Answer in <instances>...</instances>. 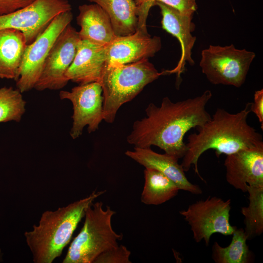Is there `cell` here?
Here are the masks:
<instances>
[{"label": "cell", "instance_id": "52a82bcc", "mask_svg": "<svg viewBox=\"0 0 263 263\" xmlns=\"http://www.w3.org/2000/svg\"><path fill=\"white\" fill-rule=\"evenodd\" d=\"M231 204L230 199L224 201L209 196L191 204L179 213L190 226L194 241L200 243L204 240L207 246L213 234L231 235L237 228L229 222Z\"/></svg>", "mask_w": 263, "mask_h": 263}, {"label": "cell", "instance_id": "3957f363", "mask_svg": "<svg viewBox=\"0 0 263 263\" xmlns=\"http://www.w3.org/2000/svg\"><path fill=\"white\" fill-rule=\"evenodd\" d=\"M105 190L94 191L87 197L59 207L44 212L38 225L24 233L26 244L35 263H52L59 257L70 242L87 209Z\"/></svg>", "mask_w": 263, "mask_h": 263}, {"label": "cell", "instance_id": "6da1fadb", "mask_svg": "<svg viewBox=\"0 0 263 263\" xmlns=\"http://www.w3.org/2000/svg\"><path fill=\"white\" fill-rule=\"evenodd\" d=\"M212 96L211 91L206 90L200 95L176 102L166 96L159 106L150 103L146 117L133 123L127 142L134 147L155 146L178 159L183 158L187 150L186 134L211 118L206 106Z\"/></svg>", "mask_w": 263, "mask_h": 263}, {"label": "cell", "instance_id": "44dd1931", "mask_svg": "<svg viewBox=\"0 0 263 263\" xmlns=\"http://www.w3.org/2000/svg\"><path fill=\"white\" fill-rule=\"evenodd\" d=\"M230 244L221 246L215 242L212 247V258L216 263H249L252 254L246 244L247 237L244 228H236L232 233Z\"/></svg>", "mask_w": 263, "mask_h": 263}, {"label": "cell", "instance_id": "2e32d148", "mask_svg": "<svg viewBox=\"0 0 263 263\" xmlns=\"http://www.w3.org/2000/svg\"><path fill=\"white\" fill-rule=\"evenodd\" d=\"M125 154L145 168L156 169L169 177L178 186L180 190L195 195L202 193L200 187L188 181L178 159L165 153L161 154L150 148L134 147L133 150H128Z\"/></svg>", "mask_w": 263, "mask_h": 263}, {"label": "cell", "instance_id": "277c9868", "mask_svg": "<svg viewBox=\"0 0 263 263\" xmlns=\"http://www.w3.org/2000/svg\"><path fill=\"white\" fill-rule=\"evenodd\" d=\"M159 73L148 59L128 64L106 65L99 81L103 97V120L113 123L124 104L132 100Z\"/></svg>", "mask_w": 263, "mask_h": 263}, {"label": "cell", "instance_id": "4fadbf2b", "mask_svg": "<svg viewBox=\"0 0 263 263\" xmlns=\"http://www.w3.org/2000/svg\"><path fill=\"white\" fill-rule=\"evenodd\" d=\"M161 38L136 30L131 35L116 37L106 45L107 64H128L153 57L161 48Z\"/></svg>", "mask_w": 263, "mask_h": 263}, {"label": "cell", "instance_id": "5b68a950", "mask_svg": "<svg viewBox=\"0 0 263 263\" xmlns=\"http://www.w3.org/2000/svg\"><path fill=\"white\" fill-rule=\"evenodd\" d=\"M115 212L103 203H93L86 210L83 225L71 243L63 263H92L103 252L118 245L122 234L115 232L112 219Z\"/></svg>", "mask_w": 263, "mask_h": 263}, {"label": "cell", "instance_id": "7c38bea8", "mask_svg": "<svg viewBox=\"0 0 263 263\" xmlns=\"http://www.w3.org/2000/svg\"><path fill=\"white\" fill-rule=\"evenodd\" d=\"M225 178L233 188L247 192V186H263V144L227 155Z\"/></svg>", "mask_w": 263, "mask_h": 263}, {"label": "cell", "instance_id": "30bf717a", "mask_svg": "<svg viewBox=\"0 0 263 263\" xmlns=\"http://www.w3.org/2000/svg\"><path fill=\"white\" fill-rule=\"evenodd\" d=\"M59 95L61 99H68L73 104V124L70 132L73 139L79 137L85 126L89 133L98 129L103 120L102 88L99 82L78 85L71 91H61Z\"/></svg>", "mask_w": 263, "mask_h": 263}, {"label": "cell", "instance_id": "ba28073f", "mask_svg": "<svg viewBox=\"0 0 263 263\" xmlns=\"http://www.w3.org/2000/svg\"><path fill=\"white\" fill-rule=\"evenodd\" d=\"M73 19L71 11L62 12L52 20L44 31L27 45L16 86L22 93L34 88L45 61L58 37Z\"/></svg>", "mask_w": 263, "mask_h": 263}, {"label": "cell", "instance_id": "e0dca14e", "mask_svg": "<svg viewBox=\"0 0 263 263\" xmlns=\"http://www.w3.org/2000/svg\"><path fill=\"white\" fill-rule=\"evenodd\" d=\"M78 10L76 22L80 27V39L106 46L116 37L109 17L99 5L84 4L79 6Z\"/></svg>", "mask_w": 263, "mask_h": 263}, {"label": "cell", "instance_id": "4316f807", "mask_svg": "<svg viewBox=\"0 0 263 263\" xmlns=\"http://www.w3.org/2000/svg\"><path fill=\"white\" fill-rule=\"evenodd\" d=\"M35 0H0V16L7 15L30 4Z\"/></svg>", "mask_w": 263, "mask_h": 263}, {"label": "cell", "instance_id": "f1b7e54d", "mask_svg": "<svg viewBox=\"0 0 263 263\" xmlns=\"http://www.w3.org/2000/svg\"></svg>", "mask_w": 263, "mask_h": 263}, {"label": "cell", "instance_id": "8fae6325", "mask_svg": "<svg viewBox=\"0 0 263 263\" xmlns=\"http://www.w3.org/2000/svg\"><path fill=\"white\" fill-rule=\"evenodd\" d=\"M80 40L78 32L71 24L58 37L44 63L34 89L60 90L69 80L65 74L74 60Z\"/></svg>", "mask_w": 263, "mask_h": 263}, {"label": "cell", "instance_id": "d4e9b609", "mask_svg": "<svg viewBox=\"0 0 263 263\" xmlns=\"http://www.w3.org/2000/svg\"><path fill=\"white\" fill-rule=\"evenodd\" d=\"M136 6L138 18L137 30L147 33V19L151 7L154 6L155 0H133Z\"/></svg>", "mask_w": 263, "mask_h": 263}, {"label": "cell", "instance_id": "8992f818", "mask_svg": "<svg viewBox=\"0 0 263 263\" xmlns=\"http://www.w3.org/2000/svg\"><path fill=\"white\" fill-rule=\"evenodd\" d=\"M255 54L234 45H210L201 53L200 67L207 80L214 85L239 88L244 83Z\"/></svg>", "mask_w": 263, "mask_h": 263}, {"label": "cell", "instance_id": "603a6c76", "mask_svg": "<svg viewBox=\"0 0 263 263\" xmlns=\"http://www.w3.org/2000/svg\"><path fill=\"white\" fill-rule=\"evenodd\" d=\"M21 93L11 87L0 88V123L21 120L26 106Z\"/></svg>", "mask_w": 263, "mask_h": 263}, {"label": "cell", "instance_id": "ffe728a7", "mask_svg": "<svg viewBox=\"0 0 263 263\" xmlns=\"http://www.w3.org/2000/svg\"><path fill=\"white\" fill-rule=\"evenodd\" d=\"M145 184L141 201L146 205H158L174 197L180 189L162 172L150 168L144 171Z\"/></svg>", "mask_w": 263, "mask_h": 263}, {"label": "cell", "instance_id": "9a60e30c", "mask_svg": "<svg viewBox=\"0 0 263 263\" xmlns=\"http://www.w3.org/2000/svg\"><path fill=\"white\" fill-rule=\"evenodd\" d=\"M154 5L158 6L160 9L162 28L178 39L181 49L180 58L176 66L165 72L166 74L176 73L180 76L186 62L190 65L194 64L191 56V50L196 41V37L191 35L195 29V25L192 22V16L182 14L160 1H155Z\"/></svg>", "mask_w": 263, "mask_h": 263}, {"label": "cell", "instance_id": "d6986e66", "mask_svg": "<svg viewBox=\"0 0 263 263\" xmlns=\"http://www.w3.org/2000/svg\"><path fill=\"white\" fill-rule=\"evenodd\" d=\"M99 5L107 14L116 37L134 33L137 29L136 6L133 0H87Z\"/></svg>", "mask_w": 263, "mask_h": 263}, {"label": "cell", "instance_id": "9c48e42d", "mask_svg": "<svg viewBox=\"0 0 263 263\" xmlns=\"http://www.w3.org/2000/svg\"><path fill=\"white\" fill-rule=\"evenodd\" d=\"M71 10L68 0H35L25 7L0 16V30L21 31L28 45L44 31L55 17Z\"/></svg>", "mask_w": 263, "mask_h": 263}, {"label": "cell", "instance_id": "5bb4252c", "mask_svg": "<svg viewBox=\"0 0 263 263\" xmlns=\"http://www.w3.org/2000/svg\"><path fill=\"white\" fill-rule=\"evenodd\" d=\"M107 61L106 46L80 39L75 56L65 76L69 81L79 85L99 82Z\"/></svg>", "mask_w": 263, "mask_h": 263}, {"label": "cell", "instance_id": "83f0119b", "mask_svg": "<svg viewBox=\"0 0 263 263\" xmlns=\"http://www.w3.org/2000/svg\"><path fill=\"white\" fill-rule=\"evenodd\" d=\"M250 109L258 118L263 129V89L255 91L254 95V102L250 103Z\"/></svg>", "mask_w": 263, "mask_h": 263}, {"label": "cell", "instance_id": "ac0fdd59", "mask_svg": "<svg viewBox=\"0 0 263 263\" xmlns=\"http://www.w3.org/2000/svg\"><path fill=\"white\" fill-rule=\"evenodd\" d=\"M25 36L13 29L0 30V78L18 79L27 46Z\"/></svg>", "mask_w": 263, "mask_h": 263}, {"label": "cell", "instance_id": "cb8c5ba5", "mask_svg": "<svg viewBox=\"0 0 263 263\" xmlns=\"http://www.w3.org/2000/svg\"><path fill=\"white\" fill-rule=\"evenodd\" d=\"M130 255V251L121 244L103 252L93 263H131Z\"/></svg>", "mask_w": 263, "mask_h": 263}, {"label": "cell", "instance_id": "484cf974", "mask_svg": "<svg viewBox=\"0 0 263 263\" xmlns=\"http://www.w3.org/2000/svg\"><path fill=\"white\" fill-rule=\"evenodd\" d=\"M164 3L182 14L192 16L197 8L195 0H155Z\"/></svg>", "mask_w": 263, "mask_h": 263}, {"label": "cell", "instance_id": "7402d4cb", "mask_svg": "<svg viewBox=\"0 0 263 263\" xmlns=\"http://www.w3.org/2000/svg\"><path fill=\"white\" fill-rule=\"evenodd\" d=\"M249 203L241 208L244 216V233L247 240L263 232V186H247Z\"/></svg>", "mask_w": 263, "mask_h": 263}, {"label": "cell", "instance_id": "7a4b0ae2", "mask_svg": "<svg viewBox=\"0 0 263 263\" xmlns=\"http://www.w3.org/2000/svg\"><path fill=\"white\" fill-rule=\"evenodd\" d=\"M250 106V103H247L234 113L217 108L208 121L197 128V132L188 136L187 150L181 163L185 172L193 166L195 173L204 181L199 173L198 162L207 150H214L219 157L222 154L227 155L263 144L262 135L247 122Z\"/></svg>", "mask_w": 263, "mask_h": 263}]
</instances>
